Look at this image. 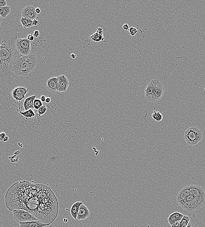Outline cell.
Segmentation results:
<instances>
[{"mask_svg":"<svg viewBox=\"0 0 205 227\" xmlns=\"http://www.w3.org/2000/svg\"><path fill=\"white\" fill-rule=\"evenodd\" d=\"M5 204L10 211L26 210L42 223L50 225L57 218L59 209L57 198L50 187L27 181L16 182L9 188Z\"/></svg>","mask_w":205,"mask_h":227,"instance_id":"6da1fadb","label":"cell"},{"mask_svg":"<svg viewBox=\"0 0 205 227\" xmlns=\"http://www.w3.org/2000/svg\"><path fill=\"white\" fill-rule=\"evenodd\" d=\"M17 29L0 28V84L11 85L15 79L12 71L14 56L17 52Z\"/></svg>","mask_w":205,"mask_h":227,"instance_id":"7a4b0ae2","label":"cell"},{"mask_svg":"<svg viewBox=\"0 0 205 227\" xmlns=\"http://www.w3.org/2000/svg\"><path fill=\"white\" fill-rule=\"evenodd\" d=\"M36 66L37 58L35 55L22 56L17 51L13 59L12 71L18 76H26L34 70Z\"/></svg>","mask_w":205,"mask_h":227,"instance_id":"3957f363","label":"cell"},{"mask_svg":"<svg viewBox=\"0 0 205 227\" xmlns=\"http://www.w3.org/2000/svg\"><path fill=\"white\" fill-rule=\"evenodd\" d=\"M184 138L188 144L194 146L201 141L203 134L198 128L192 126L185 131Z\"/></svg>","mask_w":205,"mask_h":227,"instance_id":"277c9868","label":"cell"},{"mask_svg":"<svg viewBox=\"0 0 205 227\" xmlns=\"http://www.w3.org/2000/svg\"><path fill=\"white\" fill-rule=\"evenodd\" d=\"M14 218L18 223L38 221V219L28 211L23 209H16L13 211Z\"/></svg>","mask_w":205,"mask_h":227,"instance_id":"5b68a950","label":"cell"},{"mask_svg":"<svg viewBox=\"0 0 205 227\" xmlns=\"http://www.w3.org/2000/svg\"><path fill=\"white\" fill-rule=\"evenodd\" d=\"M31 43L27 38L17 39L16 42L17 51L21 55H29L31 52Z\"/></svg>","mask_w":205,"mask_h":227,"instance_id":"8992f818","label":"cell"},{"mask_svg":"<svg viewBox=\"0 0 205 227\" xmlns=\"http://www.w3.org/2000/svg\"><path fill=\"white\" fill-rule=\"evenodd\" d=\"M205 204L204 202L197 199V198H194L191 201L184 202L179 205L186 211H192L199 209Z\"/></svg>","mask_w":205,"mask_h":227,"instance_id":"52a82bcc","label":"cell"},{"mask_svg":"<svg viewBox=\"0 0 205 227\" xmlns=\"http://www.w3.org/2000/svg\"><path fill=\"white\" fill-rule=\"evenodd\" d=\"M155 80V89L152 97L151 99V102H155L159 101L163 96L164 92V88L163 85L161 83L158 79H154Z\"/></svg>","mask_w":205,"mask_h":227,"instance_id":"ba28073f","label":"cell"},{"mask_svg":"<svg viewBox=\"0 0 205 227\" xmlns=\"http://www.w3.org/2000/svg\"><path fill=\"white\" fill-rule=\"evenodd\" d=\"M190 194L195 198L205 203V192L203 187L199 185H189Z\"/></svg>","mask_w":205,"mask_h":227,"instance_id":"9c48e42d","label":"cell"},{"mask_svg":"<svg viewBox=\"0 0 205 227\" xmlns=\"http://www.w3.org/2000/svg\"><path fill=\"white\" fill-rule=\"evenodd\" d=\"M28 91L29 89L24 87H17L12 91V95L16 101L20 102L25 98V95Z\"/></svg>","mask_w":205,"mask_h":227,"instance_id":"30bf717a","label":"cell"},{"mask_svg":"<svg viewBox=\"0 0 205 227\" xmlns=\"http://www.w3.org/2000/svg\"><path fill=\"white\" fill-rule=\"evenodd\" d=\"M37 16L38 14L36 12V8L33 6H27L21 11L22 18H28L34 20L36 19Z\"/></svg>","mask_w":205,"mask_h":227,"instance_id":"8fae6325","label":"cell"},{"mask_svg":"<svg viewBox=\"0 0 205 227\" xmlns=\"http://www.w3.org/2000/svg\"><path fill=\"white\" fill-rule=\"evenodd\" d=\"M58 87L57 91L59 92H66L69 86V81L67 76L64 75L58 76Z\"/></svg>","mask_w":205,"mask_h":227,"instance_id":"7c38bea8","label":"cell"},{"mask_svg":"<svg viewBox=\"0 0 205 227\" xmlns=\"http://www.w3.org/2000/svg\"><path fill=\"white\" fill-rule=\"evenodd\" d=\"M190 195V193L189 186H186V187H183L179 191V192L177 195V202L179 205L185 200H186V198Z\"/></svg>","mask_w":205,"mask_h":227,"instance_id":"4fadbf2b","label":"cell"},{"mask_svg":"<svg viewBox=\"0 0 205 227\" xmlns=\"http://www.w3.org/2000/svg\"><path fill=\"white\" fill-rule=\"evenodd\" d=\"M58 87V77H53L47 80L46 88L47 90L51 92L57 91Z\"/></svg>","mask_w":205,"mask_h":227,"instance_id":"5bb4252c","label":"cell"},{"mask_svg":"<svg viewBox=\"0 0 205 227\" xmlns=\"http://www.w3.org/2000/svg\"><path fill=\"white\" fill-rule=\"evenodd\" d=\"M90 215V213L87 207L84 204H81L79 208L76 219L78 221L84 220L89 217Z\"/></svg>","mask_w":205,"mask_h":227,"instance_id":"9a60e30c","label":"cell"},{"mask_svg":"<svg viewBox=\"0 0 205 227\" xmlns=\"http://www.w3.org/2000/svg\"><path fill=\"white\" fill-rule=\"evenodd\" d=\"M155 89V80H152L148 84L144 90V96L146 100L150 102Z\"/></svg>","mask_w":205,"mask_h":227,"instance_id":"2e32d148","label":"cell"},{"mask_svg":"<svg viewBox=\"0 0 205 227\" xmlns=\"http://www.w3.org/2000/svg\"><path fill=\"white\" fill-rule=\"evenodd\" d=\"M19 225L20 227H45L50 226L48 224H44L39 220L21 222Z\"/></svg>","mask_w":205,"mask_h":227,"instance_id":"e0dca14e","label":"cell"},{"mask_svg":"<svg viewBox=\"0 0 205 227\" xmlns=\"http://www.w3.org/2000/svg\"><path fill=\"white\" fill-rule=\"evenodd\" d=\"M184 214H182L181 213L178 212H175L169 215L166 222L167 223L169 222V224L172 226L175 221H180V220H182V218L184 217Z\"/></svg>","mask_w":205,"mask_h":227,"instance_id":"ac0fdd59","label":"cell"},{"mask_svg":"<svg viewBox=\"0 0 205 227\" xmlns=\"http://www.w3.org/2000/svg\"><path fill=\"white\" fill-rule=\"evenodd\" d=\"M36 98V95H33V96H29L24 100L23 103V106L25 111L29 110V109H34L33 106L34 102Z\"/></svg>","mask_w":205,"mask_h":227,"instance_id":"d6986e66","label":"cell"},{"mask_svg":"<svg viewBox=\"0 0 205 227\" xmlns=\"http://www.w3.org/2000/svg\"><path fill=\"white\" fill-rule=\"evenodd\" d=\"M82 204H83V202H80V201L75 202L71 208L70 214L74 219H77L79 208H80V205Z\"/></svg>","mask_w":205,"mask_h":227,"instance_id":"ffe728a7","label":"cell"},{"mask_svg":"<svg viewBox=\"0 0 205 227\" xmlns=\"http://www.w3.org/2000/svg\"><path fill=\"white\" fill-rule=\"evenodd\" d=\"M20 22L24 28H30L34 26L33 20L28 18H21Z\"/></svg>","mask_w":205,"mask_h":227,"instance_id":"44dd1931","label":"cell"},{"mask_svg":"<svg viewBox=\"0 0 205 227\" xmlns=\"http://www.w3.org/2000/svg\"><path fill=\"white\" fill-rule=\"evenodd\" d=\"M11 11V8L8 6L0 7V16L3 18H6Z\"/></svg>","mask_w":205,"mask_h":227,"instance_id":"7402d4cb","label":"cell"},{"mask_svg":"<svg viewBox=\"0 0 205 227\" xmlns=\"http://www.w3.org/2000/svg\"><path fill=\"white\" fill-rule=\"evenodd\" d=\"M20 113L24 117L27 118H31L36 116V114L33 109H29L24 112H20Z\"/></svg>","mask_w":205,"mask_h":227,"instance_id":"603a6c76","label":"cell"},{"mask_svg":"<svg viewBox=\"0 0 205 227\" xmlns=\"http://www.w3.org/2000/svg\"><path fill=\"white\" fill-rule=\"evenodd\" d=\"M190 220L191 218L189 216L184 215L182 220L180 221V226L179 227H186Z\"/></svg>","mask_w":205,"mask_h":227,"instance_id":"cb8c5ba5","label":"cell"},{"mask_svg":"<svg viewBox=\"0 0 205 227\" xmlns=\"http://www.w3.org/2000/svg\"><path fill=\"white\" fill-rule=\"evenodd\" d=\"M152 116L154 120L158 122H161L163 119V115L159 111H154Z\"/></svg>","mask_w":205,"mask_h":227,"instance_id":"d4e9b609","label":"cell"},{"mask_svg":"<svg viewBox=\"0 0 205 227\" xmlns=\"http://www.w3.org/2000/svg\"><path fill=\"white\" fill-rule=\"evenodd\" d=\"M42 106H43V104L40 100L38 99H35L33 105L34 108L35 109L38 110Z\"/></svg>","mask_w":205,"mask_h":227,"instance_id":"484cf974","label":"cell"},{"mask_svg":"<svg viewBox=\"0 0 205 227\" xmlns=\"http://www.w3.org/2000/svg\"><path fill=\"white\" fill-rule=\"evenodd\" d=\"M47 108L46 106L43 105L42 107H41L38 110V114L39 116H41V115H43L45 114V113L47 112Z\"/></svg>","mask_w":205,"mask_h":227,"instance_id":"4316f807","label":"cell"},{"mask_svg":"<svg viewBox=\"0 0 205 227\" xmlns=\"http://www.w3.org/2000/svg\"><path fill=\"white\" fill-rule=\"evenodd\" d=\"M137 33H138V30H137L136 28L133 27H131V28H129V34H130L131 36H134L135 35H136Z\"/></svg>","mask_w":205,"mask_h":227,"instance_id":"83f0119b","label":"cell"},{"mask_svg":"<svg viewBox=\"0 0 205 227\" xmlns=\"http://www.w3.org/2000/svg\"><path fill=\"white\" fill-rule=\"evenodd\" d=\"M27 39L31 42L33 41L34 40L35 37L33 35V34H29L27 36Z\"/></svg>","mask_w":205,"mask_h":227,"instance_id":"f1b7e54d","label":"cell"},{"mask_svg":"<svg viewBox=\"0 0 205 227\" xmlns=\"http://www.w3.org/2000/svg\"><path fill=\"white\" fill-rule=\"evenodd\" d=\"M180 221H181V220H180V221H175V222L173 223L172 225L171 226V227H179V226H180Z\"/></svg>","mask_w":205,"mask_h":227,"instance_id":"f546056e","label":"cell"},{"mask_svg":"<svg viewBox=\"0 0 205 227\" xmlns=\"http://www.w3.org/2000/svg\"><path fill=\"white\" fill-rule=\"evenodd\" d=\"M7 4V3L5 0H0V7L6 6Z\"/></svg>","mask_w":205,"mask_h":227,"instance_id":"4dcf8cb0","label":"cell"},{"mask_svg":"<svg viewBox=\"0 0 205 227\" xmlns=\"http://www.w3.org/2000/svg\"><path fill=\"white\" fill-rule=\"evenodd\" d=\"M6 136V133L5 132H1L0 133V141L2 142L3 140L4 139L5 136Z\"/></svg>","mask_w":205,"mask_h":227,"instance_id":"1f68e13d","label":"cell"},{"mask_svg":"<svg viewBox=\"0 0 205 227\" xmlns=\"http://www.w3.org/2000/svg\"><path fill=\"white\" fill-rule=\"evenodd\" d=\"M39 35H40V33H39V32L38 30H36L34 32L33 36L35 37L38 38L39 36Z\"/></svg>","mask_w":205,"mask_h":227,"instance_id":"d6a6232c","label":"cell"},{"mask_svg":"<svg viewBox=\"0 0 205 227\" xmlns=\"http://www.w3.org/2000/svg\"><path fill=\"white\" fill-rule=\"evenodd\" d=\"M123 29H124V30H127V31L129 30V25H128V24H124L123 26Z\"/></svg>","mask_w":205,"mask_h":227,"instance_id":"836d02e7","label":"cell"},{"mask_svg":"<svg viewBox=\"0 0 205 227\" xmlns=\"http://www.w3.org/2000/svg\"><path fill=\"white\" fill-rule=\"evenodd\" d=\"M46 97L44 95H42L41 96L40 100L42 102H46Z\"/></svg>","mask_w":205,"mask_h":227,"instance_id":"e575fe53","label":"cell"},{"mask_svg":"<svg viewBox=\"0 0 205 227\" xmlns=\"http://www.w3.org/2000/svg\"><path fill=\"white\" fill-rule=\"evenodd\" d=\"M51 102V99L50 97H46V102H45L46 103H47V104H49V103H50Z\"/></svg>","mask_w":205,"mask_h":227,"instance_id":"d590c367","label":"cell"},{"mask_svg":"<svg viewBox=\"0 0 205 227\" xmlns=\"http://www.w3.org/2000/svg\"><path fill=\"white\" fill-rule=\"evenodd\" d=\"M186 227H194L193 223L191 221H190L188 223L187 226Z\"/></svg>","mask_w":205,"mask_h":227,"instance_id":"8d00e7d4","label":"cell"},{"mask_svg":"<svg viewBox=\"0 0 205 227\" xmlns=\"http://www.w3.org/2000/svg\"><path fill=\"white\" fill-rule=\"evenodd\" d=\"M33 24L34 26V25H37L39 24V22L36 19H35L33 20Z\"/></svg>","mask_w":205,"mask_h":227,"instance_id":"74e56055","label":"cell"},{"mask_svg":"<svg viewBox=\"0 0 205 227\" xmlns=\"http://www.w3.org/2000/svg\"><path fill=\"white\" fill-rule=\"evenodd\" d=\"M36 12L37 14H39L41 13V10L39 7L36 8Z\"/></svg>","mask_w":205,"mask_h":227,"instance_id":"f35d334b","label":"cell"},{"mask_svg":"<svg viewBox=\"0 0 205 227\" xmlns=\"http://www.w3.org/2000/svg\"><path fill=\"white\" fill-rule=\"evenodd\" d=\"M8 140H9V137L8 136H6L5 138L3 140L2 142H6L8 141Z\"/></svg>","mask_w":205,"mask_h":227,"instance_id":"ab89813d","label":"cell"},{"mask_svg":"<svg viewBox=\"0 0 205 227\" xmlns=\"http://www.w3.org/2000/svg\"><path fill=\"white\" fill-rule=\"evenodd\" d=\"M76 55H75L74 54L72 53L71 55V57L73 59H75L76 58Z\"/></svg>","mask_w":205,"mask_h":227,"instance_id":"60d3db41","label":"cell"},{"mask_svg":"<svg viewBox=\"0 0 205 227\" xmlns=\"http://www.w3.org/2000/svg\"><path fill=\"white\" fill-rule=\"evenodd\" d=\"M3 18L1 16H0V26H1V24L2 22Z\"/></svg>","mask_w":205,"mask_h":227,"instance_id":"b9f144b4","label":"cell"},{"mask_svg":"<svg viewBox=\"0 0 205 227\" xmlns=\"http://www.w3.org/2000/svg\"><path fill=\"white\" fill-rule=\"evenodd\" d=\"M63 221H64V222H67L68 221V219H63Z\"/></svg>","mask_w":205,"mask_h":227,"instance_id":"7bdbcfd3","label":"cell"}]
</instances>
